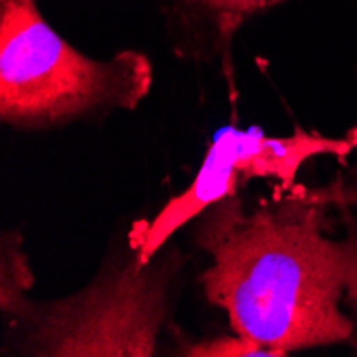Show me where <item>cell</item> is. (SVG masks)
<instances>
[{
  "instance_id": "3957f363",
  "label": "cell",
  "mask_w": 357,
  "mask_h": 357,
  "mask_svg": "<svg viewBox=\"0 0 357 357\" xmlns=\"http://www.w3.org/2000/svg\"><path fill=\"white\" fill-rule=\"evenodd\" d=\"M176 266L169 257H154L105 270L77 294L35 302L28 294L3 306L13 347L22 355L58 357H150L156 355L167 321V294Z\"/></svg>"
},
{
  "instance_id": "6da1fadb",
  "label": "cell",
  "mask_w": 357,
  "mask_h": 357,
  "mask_svg": "<svg viewBox=\"0 0 357 357\" xmlns=\"http://www.w3.org/2000/svg\"><path fill=\"white\" fill-rule=\"evenodd\" d=\"M344 180L276 184L246 208L240 192L210 206L197 244L212 264L206 300L231 330L289 355L351 340L357 323V218Z\"/></svg>"
},
{
  "instance_id": "9c48e42d",
  "label": "cell",
  "mask_w": 357,
  "mask_h": 357,
  "mask_svg": "<svg viewBox=\"0 0 357 357\" xmlns=\"http://www.w3.org/2000/svg\"><path fill=\"white\" fill-rule=\"evenodd\" d=\"M353 349L357 351V334H355V338H353Z\"/></svg>"
},
{
  "instance_id": "ba28073f",
  "label": "cell",
  "mask_w": 357,
  "mask_h": 357,
  "mask_svg": "<svg viewBox=\"0 0 357 357\" xmlns=\"http://www.w3.org/2000/svg\"><path fill=\"white\" fill-rule=\"evenodd\" d=\"M344 199H347V204H349L351 208H357V163H355L351 182H349V184L344 182Z\"/></svg>"
},
{
  "instance_id": "52a82bcc",
  "label": "cell",
  "mask_w": 357,
  "mask_h": 357,
  "mask_svg": "<svg viewBox=\"0 0 357 357\" xmlns=\"http://www.w3.org/2000/svg\"><path fill=\"white\" fill-rule=\"evenodd\" d=\"M182 355L188 357H284L280 351L266 347L248 336L234 332V336H218L212 340L192 342L182 347Z\"/></svg>"
},
{
  "instance_id": "7a4b0ae2",
  "label": "cell",
  "mask_w": 357,
  "mask_h": 357,
  "mask_svg": "<svg viewBox=\"0 0 357 357\" xmlns=\"http://www.w3.org/2000/svg\"><path fill=\"white\" fill-rule=\"evenodd\" d=\"M152 88L139 52L94 60L41 17L37 0H0V118L17 128L135 109Z\"/></svg>"
},
{
  "instance_id": "5b68a950",
  "label": "cell",
  "mask_w": 357,
  "mask_h": 357,
  "mask_svg": "<svg viewBox=\"0 0 357 357\" xmlns=\"http://www.w3.org/2000/svg\"><path fill=\"white\" fill-rule=\"evenodd\" d=\"M276 3L282 0H178L176 17L195 43L227 54L240 26Z\"/></svg>"
},
{
  "instance_id": "277c9868",
  "label": "cell",
  "mask_w": 357,
  "mask_h": 357,
  "mask_svg": "<svg viewBox=\"0 0 357 357\" xmlns=\"http://www.w3.org/2000/svg\"><path fill=\"white\" fill-rule=\"evenodd\" d=\"M353 150H357V126L344 137H328L310 131L270 137L261 128H222L210 144L204 163L188 188L172 197L152 220L148 218L131 225V252L139 266H148L180 227L199 218L210 206L234 197L255 178L294 186L306 160L317 156L344 158Z\"/></svg>"
},
{
  "instance_id": "8992f818",
  "label": "cell",
  "mask_w": 357,
  "mask_h": 357,
  "mask_svg": "<svg viewBox=\"0 0 357 357\" xmlns=\"http://www.w3.org/2000/svg\"><path fill=\"white\" fill-rule=\"evenodd\" d=\"M0 248H3V255H0V308H3L32 289V272L22 250L20 234H3Z\"/></svg>"
}]
</instances>
